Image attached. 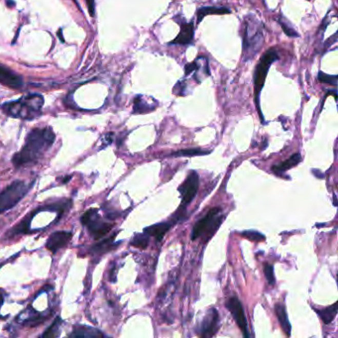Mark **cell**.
Wrapping results in <instances>:
<instances>
[{
    "label": "cell",
    "mask_w": 338,
    "mask_h": 338,
    "mask_svg": "<svg viewBox=\"0 0 338 338\" xmlns=\"http://www.w3.org/2000/svg\"><path fill=\"white\" fill-rule=\"evenodd\" d=\"M55 138V133L50 127L32 130L27 136L25 145L15 154L12 159L13 165L16 168H20L36 162L53 145Z\"/></svg>",
    "instance_id": "6da1fadb"
},
{
    "label": "cell",
    "mask_w": 338,
    "mask_h": 338,
    "mask_svg": "<svg viewBox=\"0 0 338 338\" xmlns=\"http://www.w3.org/2000/svg\"><path fill=\"white\" fill-rule=\"evenodd\" d=\"M43 104L44 97L41 94L34 93L24 95L15 102L4 103L1 105V109L8 116L31 120L41 114Z\"/></svg>",
    "instance_id": "7a4b0ae2"
},
{
    "label": "cell",
    "mask_w": 338,
    "mask_h": 338,
    "mask_svg": "<svg viewBox=\"0 0 338 338\" xmlns=\"http://www.w3.org/2000/svg\"><path fill=\"white\" fill-rule=\"evenodd\" d=\"M264 43L263 25L253 15H248L243 25V59H254Z\"/></svg>",
    "instance_id": "3957f363"
},
{
    "label": "cell",
    "mask_w": 338,
    "mask_h": 338,
    "mask_svg": "<svg viewBox=\"0 0 338 338\" xmlns=\"http://www.w3.org/2000/svg\"><path fill=\"white\" fill-rule=\"evenodd\" d=\"M278 59H279V56H278L277 52L273 48L270 49L262 56V58L260 59L257 68H256V71H255V75H254L255 102H256L257 109H258L259 115L262 121H264V118H263V114H262V111L260 108V93H261L262 88L264 87L265 79H266V76H267L271 65Z\"/></svg>",
    "instance_id": "277c9868"
},
{
    "label": "cell",
    "mask_w": 338,
    "mask_h": 338,
    "mask_svg": "<svg viewBox=\"0 0 338 338\" xmlns=\"http://www.w3.org/2000/svg\"><path fill=\"white\" fill-rule=\"evenodd\" d=\"M30 187L23 181H15L0 192V214L16 206L29 191Z\"/></svg>",
    "instance_id": "5b68a950"
},
{
    "label": "cell",
    "mask_w": 338,
    "mask_h": 338,
    "mask_svg": "<svg viewBox=\"0 0 338 338\" xmlns=\"http://www.w3.org/2000/svg\"><path fill=\"white\" fill-rule=\"evenodd\" d=\"M83 224L88 228L89 234L94 239H100L106 235L113 227L112 223L106 222L101 217L96 209H89L82 216Z\"/></svg>",
    "instance_id": "8992f818"
},
{
    "label": "cell",
    "mask_w": 338,
    "mask_h": 338,
    "mask_svg": "<svg viewBox=\"0 0 338 338\" xmlns=\"http://www.w3.org/2000/svg\"><path fill=\"white\" fill-rule=\"evenodd\" d=\"M200 187V177L196 172L191 171L185 182L178 187V191L182 194V208L189 206L195 197Z\"/></svg>",
    "instance_id": "52a82bcc"
},
{
    "label": "cell",
    "mask_w": 338,
    "mask_h": 338,
    "mask_svg": "<svg viewBox=\"0 0 338 338\" xmlns=\"http://www.w3.org/2000/svg\"><path fill=\"white\" fill-rule=\"evenodd\" d=\"M221 211V207H214L208 211V213L206 214V216H204L201 221H197L193 226L191 239L194 240V239L198 238L200 236L203 235L206 231H208L210 228L218 226V224H221V221L216 222V221L218 220L217 215L220 214Z\"/></svg>",
    "instance_id": "ba28073f"
},
{
    "label": "cell",
    "mask_w": 338,
    "mask_h": 338,
    "mask_svg": "<svg viewBox=\"0 0 338 338\" xmlns=\"http://www.w3.org/2000/svg\"><path fill=\"white\" fill-rule=\"evenodd\" d=\"M226 308L231 312L233 319L235 320L236 324L243 333V336L246 338L250 337L246 315L241 302L236 296H232L226 303Z\"/></svg>",
    "instance_id": "9c48e42d"
},
{
    "label": "cell",
    "mask_w": 338,
    "mask_h": 338,
    "mask_svg": "<svg viewBox=\"0 0 338 338\" xmlns=\"http://www.w3.org/2000/svg\"><path fill=\"white\" fill-rule=\"evenodd\" d=\"M220 315L215 309H210L206 313L203 324L200 329V333L202 337H211L213 336L218 328Z\"/></svg>",
    "instance_id": "30bf717a"
},
{
    "label": "cell",
    "mask_w": 338,
    "mask_h": 338,
    "mask_svg": "<svg viewBox=\"0 0 338 338\" xmlns=\"http://www.w3.org/2000/svg\"><path fill=\"white\" fill-rule=\"evenodd\" d=\"M72 237H73L72 232H68V231L54 232V233L51 234V236L49 237V239L47 240L46 247L52 253H56L59 249L67 246L68 243L71 241Z\"/></svg>",
    "instance_id": "8fae6325"
},
{
    "label": "cell",
    "mask_w": 338,
    "mask_h": 338,
    "mask_svg": "<svg viewBox=\"0 0 338 338\" xmlns=\"http://www.w3.org/2000/svg\"><path fill=\"white\" fill-rule=\"evenodd\" d=\"M0 84L17 89L23 86V79L19 74L0 65Z\"/></svg>",
    "instance_id": "7c38bea8"
},
{
    "label": "cell",
    "mask_w": 338,
    "mask_h": 338,
    "mask_svg": "<svg viewBox=\"0 0 338 338\" xmlns=\"http://www.w3.org/2000/svg\"><path fill=\"white\" fill-rule=\"evenodd\" d=\"M18 320L21 322V324L30 325V326H35V325L44 322L45 317H43V315L41 313L37 312L31 306H29L19 315Z\"/></svg>",
    "instance_id": "4fadbf2b"
},
{
    "label": "cell",
    "mask_w": 338,
    "mask_h": 338,
    "mask_svg": "<svg viewBox=\"0 0 338 338\" xmlns=\"http://www.w3.org/2000/svg\"><path fill=\"white\" fill-rule=\"evenodd\" d=\"M193 24L192 23H184L181 26V33L177 35L176 39L172 41L170 45H188L193 39Z\"/></svg>",
    "instance_id": "5bb4252c"
},
{
    "label": "cell",
    "mask_w": 338,
    "mask_h": 338,
    "mask_svg": "<svg viewBox=\"0 0 338 338\" xmlns=\"http://www.w3.org/2000/svg\"><path fill=\"white\" fill-rule=\"evenodd\" d=\"M172 223L171 222H162V223H158L152 226L146 227L144 229V232L148 234L149 236H154L156 237V239L158 241H161L165 234L171 229L172 227Z\"/></svg>",
    "instance_id": "9a60e30c"
},
{
    "label": "cell",
    "mask_w": 338,
    "mask_h": 338,
    "mask_svg": "<svg viewBox=\"0 0 338 338\" xmlns=\"http://www.w3.org/2000/svg\"><path fill=\"white\" fill-rule=\"evenodd\" d=\"M275 312L277 314V317L279 320L281 327L283 328L284 332L288 336H291V334H292V325L290 324V321H289V317H288L287 310H286L285 306L282 305V304H277L275 306Z\"/></svg>",
    "instance_id": "2e32d148"
},
{
    "label": "cell",
    "mask_w": 338,
    "mask_h": 338,
    "mask_svg": "<svg viewBox=\"0 0 338 338\" xmlns=\"http://www.w3.org/2000/svg\"><path fill=\"white\" fill-rule=\"evenodd\" d=\"M195 68H194V79L200 84L204 78L209 75V68L208 62L206 57H198L194 61Z\"/></svg>",
    "instance_id": "e0dca14e"
},
{
    "label": "cell",
    "mask_w": 338,
    "mask_h": 338,
    "mask_svg": "<svg viewBox=\"0 0 338 338\" xmlns=\"http://www.w3.org/2000/svg\"><path fill=\"white\" fill-rule=\"evenodd\" d=\"M156 107H157V102L149 103L147 100H145L142 95H138L134 100L133 111L134 113H148L155 110Z\"/></svg>",
    "instance_id": "ac0fdd59"
},
{
    "label": "cell",
    "mask_w": 338,
    "mask_h": 338,
    "mask_svg": "<svg viewBox=\"0 0 338 338\" xmlns=\"http://www.w3.org/2000/svg\"><path fill=\"white\" fill-rule=\"evenodd\" d=\"M302 161V156L300 153H295L293 156H291V158H289L288 160L284 161V162L280 163L279 165L277 166H273L272 168V171L275 173V174H279V173H282V172H285V171H288L292 168L295 167L299 163Z\"/></svg>",
    "instance_id": "d6986e66"
},
{
    "label": "cell",
    "mask_w": 338,
    "mask_h": 338,
    "mask_svg": "<svg viewBox=\"0 0 338 338\" xmlns=\"http://www.w3.org/2000/svg\"><path fill=\"white\" fill-rule=\"evenodd\" d=\"M71 336H74V337H98V336H103V334L100 330L94 329L92 327L79 325L74 328Z\"/></svg>",
    "instance_id": "ffe728a7"
},
{
    "label": "cell",
    "mask_w": 338,
    "mask_h": 338,
    "mask_svg": "<svg viewBox=\"0 0 338 338\" xmlns=\"http://www.w3.org/2000/svg\"><path fill=\"white\" fill-rule=\"evenodd\" d=\"M317 314L320 315V317L323 320L325 324H331L333 322V320L335 319L336 316V313H337V304H333L332 306L330 307H327L325 309H314Z\"/></svg>",
    "instance_id": "44dd1931"
},
{
    "label": "cell",
    "mask_w": 338,
    "mask_h": 338,
    "mask_svg": "<svg viewBox=\"0 0 338 338\" xmlns=\"http://www.w3.org/2000/svg\"><path fill=\"white\" fill-rule=\"evenodd\" d=\"M230 13L228 8L224 7H203L197 10V23L202 21V19L208 14H226Z\"/></svg>",
    "instance_id": "7402d4cb"
},
{
    "label": "cell",
    "mask_w": 338,
    "mask_h": 338,
    "mask_svg": "<svg viewBox=\"0 0 338 338\" xmlns=\"http://www.w3.org/2000/svg\"><path fill=\"white\" fill-rule=\"evenodd\" d=\"M115 235L104 240L103 242L94 245L92 247V249L90 250L91 253H94V254H100V253H103V252H106V251L110 250L113 246V239H114Z\"/></svg>",
    "instance_id": "603a6c76"
},
{
    "label": "cell",
    "mask_w": 338,
    "mask_h": 338,
    "mask_svg": "<svg viewBox=\"0 0 338 338\" xmlns=\"http://www.w3.org/2000/svg\"><path fill=\"white\" fill-rule=\"evenodd\" d=\"M62 323H63V321L59 317H57L55 320V322L51 324V326L42 334V337H57V336H59V327L62 325Z\"/></svg>",
    "instance_id": "cb8c5ba5"
},
{
    "label": "cell",
    "mask_w": 338,
    "mask_h": 338,
    "mask_svg": "<svg viewBox=\"0 0 338 338\" xmlns=\"http://www.w3.org/2000/svg\"><path fill=\"white\" fill-rule=\"evenodd\" d=\"M149 244V235L144 232V234H136L131 240V245L140 249H146Z\"/></svg>",
    "instance_id": "d4e9b609"
},
{
    "label": "cell",
    "mask_w": 338,
    "mask_h": 338,
    "mask_svg": "<svg viewBox=\"0 0 338 338\" xmlns=\"http://www.w3.org/2000/svg\"><path fill=\"white\" fill-rule=\"evenodd\" d=\"M209 152H205L200 149H188V150H181L172 154L174 157H193V156H202L208 154Z\"/></svg>",
    "instance_id": "484cf974"
},
{
    "label": "cell",
    "mask_w": 338,
    "mask_h": 338,
    "mask_svg": "<svg viewBox=\"0 0 338 338\" xmlns=\"http://www.w3.org/2000/svg\"><path fill=\"white\" fill-rule=\"evenodd\" d=\"M279 23L282 26V28L284 30V32L289 36V37H299V34L296 33V31L293 28L292 24L286 20L284 17H281L279 19Z\"/></svg>",
    "instance_id": "4316f807"
},
{
    "label": "cell",
    "mask_w": 338,
    "mask_h": 338,
    "mask_svg": "<svg viewBox=\"0 0 338 338\" xmlns=\"http://www.w3.org/2000/svg\"><path fill=\"white\" fill-rule=\"evenodd\" d=\"M241 235L247 239H249L251 241L253 242H261V241H264L265 236L258 232V231H255V230H246V231H243L241 233Z\"/></svg>",
    "instance_id": "83f0119b"
},
{
    "label": "cell",
    "mask_w": 338,
    "mask_h": 338,
    "mask_svg": "<svg viewBox=\"0 0 338 338\" xmlns=\"http://www.w3.org/2000/svg\"><path fill=\"white\" fill-rule=\"evenodd\" d=\"M319 81L321 83L328 84V85H331L333 87L337 86V75H330V74H326L323 73V72H320L319 73Z\"/></svg>",
    "instance_id": "f1b7e54d"
},
{
    "label": "cell",
    "mask_w": 338,
    "mask_h": 338,
    "mask_svg": "<svg viewBox=\"0 0 338 338\" xmlns=\"http://www.w3.org/2000/svg\"><path fill=\"white\" fill-rule=\"evenodd\" d=\"M264 273L266 280L268 282V284L270 286L275 285L276 283V279H275V275H274V268L273 266L270 264H264Z\"/></svg>",
    "instance_id": "f546056e"
},
{
    "label": "cell",
    "mask_w": 338,
    "mask_h": 338,
    "mask_svg": "<svg viewBox=\"0 0 338 338\" xmlns=\"http://www.w3.org/2000/svg\"><path fill=\"white\" fill-rule=\"evenodd\" d=\"M87 5H88V12L91 17L94 16V8H95V3L94 0H86Z\"/></svg>",
    "instance_id": "4dcf8cb0"
},
{
    "label": "cell",
    "mask_w": 338,
    "mask_h": 338,
    "mask_svg": "<svg viewBox=\"0 0 338 338\" xmlns=\"http://www.w3.org/2000/svg\"><path fill=\"white\" fill-rule=\"evenodd\" d=\"M337 33H335L331 38H329L327 41H326V43H325V45H324V49L326 50V49H328V47H329V44H330V46L332 44H335L336 43V41H337Z\"/></svg>",
    "instance_id": "1f68e13d"
},
{
    "label": "cell",
    "mask_w": 338,
    "mask_h": 338,
    "mask_svg": "<svg viewBox=\"0 0 338 338\" xmlns=\"http://www.w3.org/2000/svg\"><path fill=\"white\" fill-rule=\"evenodd\" d=\"M8 2H7V5L8 6H10V7H13V6H15V3L14 2H12L13 0H7Z\"/></svg>",
    "instance_id": "d6a6232c"
},
{
    "label": "cell",
    "mask_w": 338,
    "mask_h": 338,
    "mask_svg": "<svg viewBox=\"0 0 338 338\" xmlns=\"http://www.w3.org/2000/svg\"><path fill=\"white\" fill-rule=\"evenodd\" d=\"M312 172H313V175H316L319 177H324V175H320V174H319V171H317V170H315V171L313 170Z\"/></svg>",
    "instance_id": "836d02e7"
},
{
    "label": "cell",
    "mask_w": 338,
    "mask_h": 338,
    "mask_svg": "<svg viewBox=\"0 0 338 338\" xmlns=\"http://www.w3.org/2000/svg\"><path fill=\"white\" fill-rule=\"evenodd\" d=\"M333 205L335 206H337V200H336V194L335 193L333 194Z\"/></svg>",
    "instance_id": "e575fe53"
},
{
    "label": "cell",
    "mask_w": 338,
    "mask_h": 338,
    "mask_svg": "<svg viewBox=\"0 0 338 338\" xmlns=\"http://www.w3.org/2000/svg\"><path fill=\"white\" fill-rule=\"evenodd\" d=\"M308 1H309V0H308Z\"/></svg>",
    "instance_id": "d590c367"
}]
</instances>
